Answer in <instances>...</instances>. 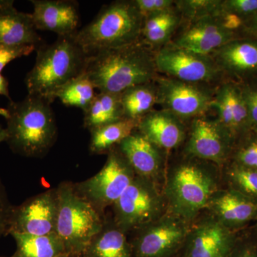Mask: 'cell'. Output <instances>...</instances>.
<instances>
[{"label":"cell","mask_w":257,"mask_h":257,"mask_svg":"<svg viewBox=\"0 0 257 257\" xmlns=\"http://www.w3.org/2000/svg\"><path fill=\"white\" fill-rule=\"evenodd\" d=\"M154 53L141 41L89 56L84 74L99 92L120 94L157 77Z\"/></svg>","instance_id":"cell-1"},{"label":"cell","mask_w":257,"mask_h":257,"mask_svg":"<svg viewBox=\"0 0 257 257\" xmlns=\"http://www.w3.org/2000/svg\"><path fill=\"white\" fill-rule=\"evenodd\" d=\"M176 165L162 188L167 210L193 223L220 189L219 167L194 157Z\"/></svg>","instance_id":"cell-2"},{"label":"cell","mask_w":257,"mask_h":257,"mask_svg":"<svg viewBox=\"0 0 257 257\" xmlns=\"http://www.w3.org/2000/svg\"><path fill=\"white\" fill-rule=\"evenodd\" d=\"M51 104L42 96L29 94L23 100L10 101L6 143L15 153L39 157L53 146L57 126Z\"/></svg>","instance_id":"cell-3"},{"label":"cell","mask_w":257,"mask_h":257,"mask_svg":"<svg viewBox=\"0 0 257 257\" xmlns=\"http://www.w3.org/2000/svg\"><path fill=\"white\" fill-rule=\"evenodd\" d=\"M74 35L58 37L51 45L37 49L36 62L25 78L29 94L52 103L59 89L84 73L89 55Z\"/></svg>","instance_id":"cell-4"},{"label":"cell","mask_w":257,"mask_h":257,"mask_svg":"<svg viewBox=\"0 0 257 257\" xmlns=\"http://www.w3.org/2000/svg\"><path fill=\"white\" fill-rule=\"evenodd\" d=\"M144 17L135 1H116L101 8L95 18L74 35L88 55L140 41Z\"/></svg>","instance_id":"cell-5"},{"label":"cell","mask_w":257,"mask_h":257,"mask_svg":"<svg viewBox=\"0 0 257 257\" xmlns=\"http://www.w3.org/2000/svg\"><path fill=\"white\" fill-rule=\"evenodd\" d=\"M57 189L56 234L63 241L67 253L81 255L102 228L105 218L76 192L72 182H62Z\"/></svg>","instance_id":"cell-6"},{"label":"cell","mask_w":257,"mask_h":257,"mask_svg":"<svg viewBox=\"0 0 257 257\" xmlns=\"http://www.w3.org/2000/svg\"><path fill=\"white\" fill-rule=\"evenodd\" d=\"M112 209V221L128 234L156 220L167 212V207L159 184L136 175Z\"/></svg>","instance_id":"cell-7"},{"label":"cell","mask_w":257,"mask_h":257,"mask_svg":"<svg viewBox=\"0 0 257 257\" xmlns=\"http://www.w3.org/2000/svg\"><path fill=\"white\" fill-rule=\"evenodd\" d=\"M107 155L105 165L97 174L74 184L76 192L102 215L106 208L112 207L121 197L136 176L117 147Z\"/></svg>","instance_id":"cell-8"},{"label":"cell","mask_w":257,"mask_h":257,"mask_svg":"<svg viewBox=\"0 0 257 257\" xmlns=\"http://www.w3.org/2000/svg\"><path fill=\"white\" fill-rule=\"evenodd\" d=\"M192 223L168 210L133 231L130 240L134 257H170L183 247Z\"/></svg>","instance_id":"cell-9"},{"label":"cell","mask_w":257,"mask_h":257,"mask_svg":"<svg viewBox=\"0 0 257 257\" xmlns=\"http://www.w3.org/2000/svg\"><path fill=\"white\" fill-rule=\"evenodd\" d=\"M58 212L57 187L49 189L14 206L10 222V234L44 236L55 234Z\"/></svg>","instance_id":"cell-10"},{"label":"cell","mask_w":257,"mask_h":257,"mask_svg":"<svg viewBox=\"0 0 257 257\" xmlns=\"http://www.w3.org/2000/svg\"><path fill=\"white\" fill-rule=\"evenodd\" d=\"M154 59L157 72L182 82H209L219 72V69L209 56L198 55L173 45L157 51Z\"/></svg>","instance_id":"cell-11"},{"label":"cell","mask_w":257,"mask_h":257,"mask_svg":"<svg viewBox=\"0 0 257 257\" xmlns=\"http://www.w3.org/2000/svg\"><path fill=\"white\" fill-rule=\"evenodd\" d=\"M158 103L179 119L201 116L211 107L214 97L193 83L173 78L157 79Z\"/></svg>","instance_id":"cell-12"},{"label":"cell","mask_w":257,"mask_h":257,"mask_svg":"<svg viewBox=\"0 0 257 257\" xmlns=\"http://www.w3.org/2000/svg\"><path fill=\"white\" fill-rule=\"evenodd\" d=\"M231 140L218 119L198 116L193 121L186 152L189 157L221 168L229 156Z\"/></svg>","instance_id":"cell-13"},{"label":"cell","mask_w":257,"mask_h":257,"mask_svg":"<svg viewBox=\"0 0 257 257\" xmlns=\"http://www.w3.org/2000/svg\"><path fill=\"white\" fill-rule=\"evenodd\" d=\"M232 231L211 214L192 223L184 243L183 257L226 256L234 245Z\"/></svg>","instance_id":"cell-14"},{"label":"cell","mask_w":257,"mask_h":257,"mask_svg":"<svg viewBox=\"0 0 257 257\" xmlns=\"http://www.w3.org/2000/svg\"><path fill=\"white\" fill-rule=\"evenodd\" d=\"M32 13L37 30L50 31L58 37L72 36L80 23L77 2L70 0H32Z\"/></svg>","instance_id":"cell-15"},{"label":"cell","mask_w":257,"mask_h":257,"mask_svg":"<svg viewBox=\"0 0 257 257\" xmlns=\"http://www.w3.org/2000/svg\"><path fill=\"white\" fill-rule=\"evenodd\" d=\"M232 40V32L223 28L217 17L194 20L175 40L174 46L209 56Z\"/></svg>","instance_id":"cell-16"},{"label":"cell","mask_w":257,"mask_h":257,"mask_svg":"<svg viewBox=\"0 0 257 257\" xmlns=\"http://www.w3.org/2000/svg\"><path fill=\"white\" fill-rule=\"evenodd\" d=\"M135 175L159 184L163 170L161 150L138 130L117 146Z\"/></svg>","instance_id":"cell-17"},{"label":"cell","mask_w":257,"mask_h":257,"mask_svg":"<svg viewBox=\"0 0 257 257\" xmlns=\"http://www.w3.org/2000/svg\"><path fill=\"white\" fill-rule=\"evenodd\" d=\"M207 209L231 231L257 216V202L229 188L218 190L211 197Z\"/></svg>","instance_id":"cell-18"},{"label":"cell","mask_w":257,"mask_h":257,"mask_svg":"<svg viewBox=\"0 0 257 257\" xmlns=\"http://www.w3.org/2000/svg\"><path fill=\"white\" fill-rule=\"evenodd\" d=\"M138 130L160 150L171 151L186 138L182 120L166 110L152 111L139 121Z\"/></svg>","instance_id":"cell-19"},{"label":"cell","mask_w":257,"mask_h":257,"mask_svg":"<svg viewBox=\"0 0 257 257\" xmlns=\"http://www.w3.org/2000/svg\"><path fill=\"white\" fill-rule=\"evenodd\" d=\"M32 14L19 12L14 2L0 0V45H43Z\"/></svg>","instance_id":"cell-20"},{"label":"cell","mask_w":257,"mask_h":257,"mask_svg":"<svg viewBox=\"0 0 257 257\" xmlns=\"http://www.w3.org/2000/svg\"><path fill=\"white\" fill-rule=\"evenodd\" d=\"M126 233L114 221H104L100 231L93 236L84 248L82 257H134Z\"/></svg>","instance_id":"cell-21"},{"label":"cell","mask_w":257,"mask_h":257,"mask_svg":"<svg viewBox=\"0 0 257 257\" xmlns=\"http://www.w3.org/2000/svg\"><path fill=\"white\" fill-rule=\"evenodd\" d=\"M218 68L233 73L257 70V44L247 41H230L214 52Z\"/></svg>","instance_id":"cell-22"},{"label":"cell","mask_w":257,"mask_h":257,"mask_svg":"<svg viewBox=\"0 0 257 257\" xmlns=\"http://www.w3.org/2000/svg\"><path fill=\"white\" fill-rule=\"evenodd\" d=\"M124 119L120 94L99 92L84 111V127L94 128Z\"/></svg>","instance_id":"cell-23"},{"label":"cell","mask_w":257,"mask_h":257,"mask_svg":"<svg viewBox=\"0 0 257 257\" xmlns=\"http://www.w3.org/2000/svg\"><path fill=\"white\" fill-rule=\"evenodd\" d=\"M16 251L11 257H57L67 253L63 241L56 233L44 236L12 233Z\"/></svg>","instance_id":"cell-24"},{"label":"cell","mask_w":257,"mask_h":257,"mask_svg":"<svg viewBox=\"0 0 257 257\" xmlns=\"http://www.w3.org/2000/svg\"><path fill=\"white\" fill-rule=\"evenodd\" d=\"M180 17L173 9L144 18L140 41L150 50L166 43L178 26Z\"/></svg>","instance_id":"cell-25"},{"label":"cell","mask_w":257,"mask_h":257,"mask_svg":"<svg viewBox=\"0 0 257 257\" xmlns=\"http://www.w3.org/2000/svg\"><path fill=\"white\" fill-rule=\"evenodd\" d=\"M138 121L124 119L90 131L89 151L94 155L109 153L121 141L138 130Z\"/></svg>","instance_id":"cell-26"},{"label":"cell","mask_w":257,"mask_h":257,"mask_svg":"<svg viewBox=\"0 0 257 257\" xmlns=\"http://www.w3.org/2000/svg\"><path fill=\"white\" fill-rule=\"evenodd\" d=\"M153 82L138 84L120 94L124 118L140 121L158 103L156 84Z\"/></svg>","instance_id":"cell-27"},{"label":"cell","mask_w":257,"mask_h":257,"mask_svg":"<svg viewBox=\"0 0 257 257\" xmlns=\"http://www.w3.org/2000/svg\"><path fill=\"white\" fill-rule=\"evenodd\" d=\"M95 87L85 74L72 79L55 94L64 105L80 108L83 111L87 109L95 97Z\"/></svg>","instance_id":"cell-28"},{"label":"cell","mask_w":257,"mask_h":257,"mask_svg":"<svg viewBox=\"0 0 257 257\" xmlns=\"http://www.w3.org/2000/svg\"><path fill=\"white\" fill-rule=\"evenodd\" d=\"M225 177L229 189L257 202V170L234 163L226 169Z\"/></svg>","instance_id":"cell-29"},{"label":"cell","mask_w":257,"mask_h":257,"mask_svg":"<svg viewBox=\"0 0 257 257\" xmlns=\"http://www.w3.org/2000/svg\"><path fill=\"white\" fill-rule=\"evenodd\" d=\"M175 3L182 15L192 21L207 17H218L223 11V1L219 0H182Z\"/></svg>","instance_id":"cell-30"},{"label":"cell","mask_w":257,"mask_h":257,"mask_svg":"<svg viewBox=\"0 0 257 257\" xmlns=\"http://www.w3.org/2000/svg\"><path fill=\"white\" fill-rule=\"evenodd\" d=\"M220 90L227 99L234 121V134L239 133L249 123L247 106L243 96L234 87L225 85Z\"/></svg>","instance_id":"cell-31"},{"label":"cell","mask_w":257,"mask_h":257,"mask_svg":"<svg viewBox=\"0 0 257 257\" xmlns=\"http://www.w3.org/2000/svg\"><path fill=\"white\" fill-rule=\"evenodd\" d=\"M235 164L257 170V138L251 139L238 149Z\"/></svg>","instance_id":"cell-32"},{"label":"cell","mask_w":257,"mask_h":257,"mask_svg":"<svg viewBox=\"0 0 257 257\" xmlns=\"http://www.w3.org/2000/svg\"><path fill=\"white\" fill-rule=\"evenodd\" d=\"M35 50L34 45H0V72L12 61L30 55Z\"/></svg>","instance_id":"cell-33"},{"label":"cell","mask_w":257,"mask_h":257,"mask_svg":"<svg viewBox=\"0 0 257 257\" xmlns=\"http://www.w3.org/2000/svg\"><path fill=\"white\" fill-rule=\"evenodd\" d=\"M13 207L8 199L5 186L0 180V238L10 234Z\"/></svg>","instance_id":"cell-34"},{"label":"cell","mask_w":257,"mask_h":257,"mask_svg":"<svg viewBox=\"0 0 257 257\" xmlns=\"http://www.w3.org/2000/svg\"><path fill=\"white\" fill-rule=\"evenodd\" d=\"M135 4L138 7L144 18L157 13H162L172 9L175 1L172 0H135Z\"/></svg>","instance_id":"cell-35"},{"label":"cell","mask_w":257,"mask_h":257,"mask_svg":"<svg viewBox=\"0 0 257 257\" xmlns=\"http://www.w3.org/2000/svg\"><path fill=\"white\" fill-rule=\"evenodd\" d=\"M224 11L234 13L238 15L256 14L257 0H229L223 1Z\"/></svg>","instance_id":"cell-36"},{"label":"cell","mask_w":257,"mask_h":257,"mask_svg":"<svg viewBox=\"0 0 257 257\" xmlns=\"http://www.w3.org/2000/svg\"><path fill=\"white\" fill-rule=\"evenodd\" d=\"M242 95L247 106L249 123L257 126V89H246Z\"/></svg>","instance_id":"cell-37"},{"label":"cell","mask_w":257,"mask_h":257,"mask_svg":"<svg viewBox=\"0 0 257 257\" xmlns=\"http://www.w3.org/2000/svg\"><path fill=\"white\" fill-rule=\"evenodd\" d=\"M217 18L220 21L223 28L231 32L240 28L242 24V20L239 15L224 11V10Z\"/></svg>","instance_id":"cell-38"},{"label":"cell","mask_w":257,"mask_h":257,"mask_svg":"<svg viewBox=\"0 0 257 257\" xmlns=\"http://www.w3.org/2000/svg\"><path fill=\"white\" fill-rule=\"evenodd\" d=\"M226 257H257V250L251 246L234 248L233 245Z\"/></svg>","instance_id":"cell-39"},{"label":"cell","mask_w":257,"mask_h":257,"mask_svg":"<svg viewBox=\"0 0 257 257\" xmlns=\"http://www.w3.org/2000/svg\"><path fill=\"white\" fill-rule=\"evenodd\" d=\"M8 86H9V83H8V79L0 74V95L6 96L10 99V101H12Z\"/></svg>","instance_id":"cell-40"},{"label":"cell","mask_w":257,"mask_h":257,"mask_svg":"<svg viewBox=\"0 0 257 257\" xmlns=\"http://www.w3.org/2000/svg\"><path fill=\"white\" fill-rule=\"evenodd\" d=\"M251 31L257 35V13L253 15L252 20H251Z\"/></svg>","instance_id":"cell-41"},{"label":"cell","mask_w":257,"mask_h":257,"mask_svg":"<svg viewBox=\"0 0 257 257\" xmlns=\"http://www.w3.org/2000/svg\"><path fill=\"white\" fill-rule=\"evenodd\" d=\"M7 140V132L6 128H3L0 125V143L3 142H6Z\"/></svg>","instance_id":"cell-42"},{"label":"cell","mask_w":257,"mask_h":257,"mask_svg":"<svg viewBox=\"0 0 257 257\" xmlns=\"http://www.w3.org/2000/svg\"><path fill=\"white\" fill-rule=\"evenodd\" d=\"M57 257H82L81 255L75 254V253H64Z\"/></svg>","instance_id":"cell-43"},{"label":"cell","mask_w":257,"mask_h":257,"mask_svg":"<svg viewBox=\"0 0 257 257\" xmlns=\"http://www.w3.org/2000/svg\"><path fill=\"white\" fill-rule=\"evenodd\" d=\"M0 115L4 116L5 119H7L8 116V111L7 109H3V108H0Z\"/></svg>","instance_id":"cell-44"},{"label":"cell","mask_w":257,"mask_h":257,"mask_svg":"<svg viewBox=\"0 0 257 257\" xmlns=\"http://www.w3.org/2000/svg\"><path fill=\"white\" fill-rule=\"evenodd\" d=\"M0 257H5V256H0ZM10 257H11V256H10Z\"/></svg>","instance_id":"cell-45"},{"label":"cell","mask_w":257,"mask_h":257,"mask_svg":"<svg viewBox=\"0 0 257 257\" xmlns=\"http://www.w3.org/2000/svg\"><path fill=\"white\" fill-rule=\"evenodd\" d=\"M223 257H226V256H223Z\"/></svg>","instance_id":"cell-46"}]
</instances>
